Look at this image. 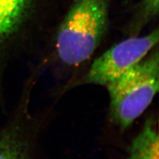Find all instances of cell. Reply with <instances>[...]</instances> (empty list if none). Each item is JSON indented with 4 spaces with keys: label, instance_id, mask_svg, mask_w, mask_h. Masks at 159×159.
I'll return each mask as SVG.
<instances>
[{
    "label": "cell",
    "instance_id": "cell-1",
    "mask_svg": "<svg viewBox=\"0 0 159 159\" xmlns=\"http://www.w3.org/2000/svg\"><path fill=\"white\" fill-rule=\"evenodd\" d=\"M107 23L106 0H77L57 34L56 50L60 60L70 66L86 61L100 43Z\"/></svg>",
    "mask_w": 159,
    "mask_h": 159
},
{
    "label": "cell",
    "instance_id": "cell-2",
    "mask_svg": "<svg viewBox=\"0 0 159 159\" xmlns=\"http://www.w3.org/2000/svg\"><path fill=\"white\" fill-rule=\"evenodd\" d=\"M113 121L126 129L146 110L158 91L159 58L157 51L106 86Z\"/></svg>",
    "mask_w": 159,
    "mask_h": 159
},
{
    "label": "cell",
    "instance_id": "cell-3",
    "mask_svg": "<svg viewBox=\"0 0 159 159\" xmlns=\"http://www.w3.org/2000/svg\"><path fill=\"white\" fill-rule=\"evenodd\" d=\"M158 41V29L116 44L93 61L86 77L89 84L107 86L145 58Z\"/></svg>",
    "mask_w": 159,
    "mask_h": 159
},
{
    "label": "cell",
    "instance_id": "cell-4",
    "mask_svg": "<svg viewBox=\"0 0 159 159\" xmlns=\"http://www.w3.org/2000/svg\"><path fill=\"white\" fill-rule=\"evenodd\" d=\"M158 134L151 121L133 139L128 159H158Z\"/></svg>",
    "mask_w": 159,
    "mask_h": 159
},
{
    "label": "cell",
    "instance_id": "cell-5",
    "mask_svg": "<svg viewBox=\"0 0 159 159\" xmlns=\"http://www.w3.org/2000/svg\"><path fill=\"white\" fill-rule=\"evenodd\" d=\"M27 0H0V39L11 33L19 22Z\"/></svg>",
    "mask_w": 159,
    "mask_h": 159
},
{
    "label": "cell",
    "instance_id": "cell-6",
    "mask_svg": "<svg viewBox=\"0 0 159 159\" xmlns=\"http://www.w3.org/2000/svg\"><path fill=\"white\" fill-rule=\"evenodd\" d=\"M0 159H29L26 144L18 133L6 130L0 133Z\"/></svg>",
    "mask_w": 159,
    "mask_h": 159
},
{
    "label": "cell",
    "instance_id": "cell-7",
    "mask_svg": "<svg viewBox=\"0 0 159 159\" xmlns=\"http://www.w3.org/2000/svg\"><path fill=\"white\" fill-rule=\"evenodd\" d=\"M144 7L147 13L155 16L158 13V0H145L144 2Z\"/></svg>",
    "mask_w": 159,
    "mask_h": 159
}]
</instances>
